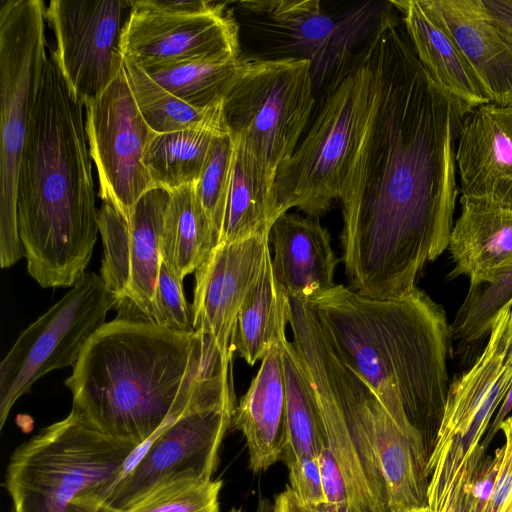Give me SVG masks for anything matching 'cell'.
<instances>
[{"instance_id": "obj_1", "label": "cell", "mask_w": 512, "mask_h": 512, "mask_svg": "<svg viewBox=\"0 0 512 512\" xmlns=\"http://www.w3.org/2000/svg\"><path fill=\"white\" fill-rule=\"evenodd\" d=\"M378 30V93L338 199L349 288L384 299L415 288L424 266L448 248L466 112L423 68L393 8Z\"/></svg>"}, {"instance_id": "obj_2", "label": "cell", "mask_w": 512, "mask_h": 512, "mask_svg": "<svg viewBox=\"0 0 512 512\" xmlns=\"http://www.w3.org/2000/svg\"><path fill=\"white\" fill-rule=\"evenodd\" d=\"M65 385L91 426L137 445L192 407H236L232 359L211 338L118 317L91 337Z\"/></svg>"}, {"instance_id": "obj_3", "label": "cell", "mask_w": 512, "mask_h": 512, "mask_svg": "<svg viewBox=\"0 0 512 512\" xmlns=\"http://www.w3.org/2000/svg\"><path fill=\"white\" fill-rule=\"evenodd\" d=\"M331 348L406 433L434 442L449 389L450 324L417 286L374 299L335 284L305 299Z\"/></svg>"}, {"instance_id": "obj_4", "label": "cell", "mask_w": 512, "mask_h": 512, "mask_svg": "<svg viewBox=\"0 0 512 512\" xmlns=\"http://www.w3.org/2000/svg\"><path fill=\"white\" fill-rule=\"evenodd\" d=\"M83 103L50 54L22 152L18 231L29 275L43 288L73 287L99 233Z\"/></svg>"}, {"instance_id": "obj_5", "label": "cell", "mask_w": 512, "mask_h": 512, "mask_svg": "<svg viewBox=\"0 0 512 512\" xmlns=\"http://www.w3.org/2000/svg\"><path fill=\"white\" fill-rule=\"evenodd\" d=\"M379 49L377 26L320 92L305 134L277 170L276 190L283 213L298 208L318 218L338 199L376 101Z\"/></svg>"}, {"instance_id": "obj_6", "label": "cell", "mask_w": 512, "mask_h": 512, "mask_svg": "<svg viewBox=\"0 0 512 512\" xmlns=\"http://www.w3.org/2000/svg\"><path fill=\"white\" fill-rule=\"evenodd\" d=\"M138 445L107 436L74 409L13 452L6 488L14 512H95Z\"/></svg>"}, {"instance_id": "obj_7", "label": "cell", "mask_w": 512, "mask_h": 512, "mask_svg": "<svg viewBox=\"0 0 512 512\" xmlns=\"http://www.w3.org/2000/svg\"><path fill=\"white\" fill-rule=\"evenodd\" d=\"M468 370L454 379L428 459V508L439 512L461 500L486 457L482 441L512 385V309L495 319Z\"/></svg>"}, {"instance_id": "obj_8", "label": "cell", "mask_w": 512, "mask_h": 512, "mask_svg": "<svg viewBox=\"0 0 512 512\" xmlns=\"http://www.w3.org/2000/svg\"><path fill=\"white\" fill-rule=\"evenodd\" d=\"M390 1H366L329 13L319 0L236 3L248 40L246 58L305 60L318 94L376 30Z\"/></svg>"}, {"instance_id": "obj_9", "label": "cell", "mask_w": 512, "mask_h": 512, "mask_svg": "<svg viewBox=\"0 0 512 512\" xmlns=\"http://www.w3.org/2000/svg\"><path fill=\"white\" fill-rule=\"evenodd\" d=\"M45 4L2 0L0 7V265L24 256L17 221V184L29 118L45 62Z\"/></svg>"}, {"instance_id": "obj_10", "label": "cell", "mask_w": 512, "mask_h": 512, "mask_svg": "<svg viewBox=\"0 0 512 512\" xmlns=\"http://www.w3.org/2000/svg\"><path fill=\"white\" fill-rule=\"evenodd\" d=\"M310 64L241 56L223 100L229 133L278 170L296 150L315 109Z\"/></svg>"}, {"instance_id": "obj_11", "label": "cell", "mask_w": 512, "mask_h": 512, "mask_svg": "<svg viewBox=\"0 0 512 512\" xmlns=\"http://www.w3.org/2000/svg\"><path fill=\"white\" fill-rule=\"evenodd\" d=\"M302 312L319 362L347 424L363 436L384 479L389 512L427 507L429 452L425 439L403 431L370 386L338 358L307 302H302Z\"/></svg>"}, {"instance_id": "obj_12", "label": "cell", "mask_w": 512, "mask_h": 512, "mask_svg": "<svg viewBox=\"0 0 512 512\" xmlns=\"http://www.w3.org/2000/svg\"><path fill=\"white\" fill-rule=\"evenodd\" d=\"M117 296L93 272L18 336L0 364V428L16 401L45 374L74 366L91 337L105 324Z\"/></svg>"}, {"instance_id": "obj_13", "label": "cell", "mask_w": 512, "mask_h": 512, "mask_svg": "<svg viewBox=\"0 0 512 512\" xmlns=\"http://www.w3.org/2000/svg\"><path fill=\"white\" fill-rule=\"evenodd\" d=\"M235 408L192 407L138 445L103 501L123 511L151 490L179 481H209Z\"/></svg>"}, {"instance_id": "obj_14", "label": "cell", "mask_w": 512, "mask_h": 512, "mask_svg": "<svg viewBox=\"0 0 512 512\" xmlns=\"http://www.w3.org/2000/svg\"><path fill=\"white\" fill-rule=\"evenodd\" d=\"M84 107L99 197L130 223L139 199L155 188L143 157L156 133L138 109L125 67L100 94L85 102Z\"/></svg>"}, {"instance_id": "obj_15", "label": "cell", "mask_w": 512, "mask_h": 512, "mask_svg": "<svg viewBox=\"0 0 512 512\" xmlns=\"http://www.w3.org/2000/svg\"><path fill=\"white\" fill-rule=\"evenodd\" d=\"M130 1L51 0L45 20L55 36L50 54L72 94L83 103L100 94L124 68L120 48Z\"/></svg>"}, {"instance_id": "obj_16", "label": "cell", "mask_w": 512, "mask_h": 512, "mask_svg": "<svg viewBox=\"0 0 512 512\" xmlns=\"http://www.w3.org/2000/svg\"><path fill=\"white\" fill-rule=\"evenodd\" d=\"M229 3L212 11L177 14L145 0L130 1L120 48L143 69L196 60H231L240 55L239 24Z\"/></svg>"}, {"instance_id": "obj_17", "label": "cell", "mask_w": 512, "mask_h": 512, "mask_svg": "<svg viewBox=\"0 0 512 512\" xmlns=\"http://www.w3.org/2000/svg\"><path fill=\"white\" fill-rule=\"evenodd\" d=\"M289 301L292 343L311 384L323 424L324 446L318 460L326 501L349 503L365 512H389L368 478L344 413L319 362L300 299L290 297Z\"/></svg>"}, {"instance_id": "obj_18", "label": "cell", "mask_w": 512, "mask_h": 512, "mask_svg": "<svg viewBox=\"0 0 512 512\" xmlns=\"http://www.w3.org/2000/svg\"><path fill=\"white\" fill-rule=\"evenodd\" d=\"M269 234L217 245L195 271L194 330L233 359L238 314L270 255Z\"/></svg>"}, {"instance_id": "obj_19", "label": "cell", "mask_w": 512, "mask_h": 512, "mask_svg": "<svg viewBox=\"0 0 512 512\" xmlns=\"http://www.w3.org/2000/svg\"><path fill=\"white\" fill-rule=\"evenodd\" d=\"M455 163L461 196L512 210V105L487 103L464 115Z\"/></svg>"}, {"instance_id": "obj_20", "label": "cell", "mask_w": 512, "mask_h": 512, "mask_svg": "<svg viewBox=\"0 0 512 512\" xmlns=\"http://www.w3.org/2000/svg\"><path fill=\"white\" fill-rule=\"evenodd\" d=\"M411 46L434 83L467 113L490 103L454 37L431 0H390Z\"/></svg>"}, {"instance_id": "obj_21", "label": "cell", "mask_w": 512, "mask_h": 512, "mask_svg": "<svg viewBox=\"0 0 512 512\" xmlns=\"http://www.w3.org/2000/svg\"><path fill=\"white\" fill-rule=\"evenodd\" d=\"M274 275L289 297L308 299L335 286L339 259L318 218L284 213L269 233Z\"/></svg>"}, {"instance_id": "obj_22", "label": "cell", "mask_w": 512, "mask_h": 512, "mask_svg": "<svg viewBox=\"0 0 512 512\" xmlns=\"http://www.w3.org/2000/svg\"><path fill=\"white\" fill-rule=\"evenodd\" d=\"M448 249L453 262L449 278L463 275L469 286L491 284L512 264V210L461 196Z\"/></svg>"}, {"instance_id": "obj_23", "label": "cell", "mask_w": 512, "mask_h": 512, "mask_svg": "<svg viewBox=\"0 0 512 512\" xmlns=\"http://www.w3.org/2000/svg\"><path fill=\"white\" fill-rule=\"evenodd\" d=\"M283 343L264 356L232 418L234 428L245 437L254 473L268 470L282 458L286 438Z\"/></svg>"}, {"instance_id": "obj_24", "label": "cell", "mask_w": 512, "mask_h": 512, "mask_svg": "<svg viewBox=\"0 0 512 512\" xmlns=\"http://www.w3.org/2000/svg\"><path fill=\"white\" fill-rule=\"evenodd\" d=\"M480 81L490 103L512 105V47L483 0H431Z\"/></svg>"}, {"instance_id": "obj_25", "label": "cell", "mask_w": 512, "mask_h": 512, "mask_svg": "<svg viewBox=\"0 0 512 512\" xmlns=\"http://www.w3.org/2000/svg\"><path fill=\"white\" fill-rule=\"evenodd\" d=\"M232 138L233 160L218 245L269 234L284 214L276 190L277 170L239 138Z\"/></svg>"}, {"instance_id": "obj_26", "label": "cell", "mask_w": 512, "mask_h": 512, "mask_svg": "<svg viewBox=\"0 0 512 512\" xmlns=\"http://www.w3.org/2000/svg\"><path fill=\"white\" fill-rule=\"evenodd\" d=\"M170 191L155 187L137 202L130 221V285L116 307L118 318L141 321L154 294L162 265L161 239Z\"/></svg>"}, {"instance_id": "obj_27", "label": "cell", "mask_w": 512, "mask_h": 512, "mask_svg": "<svg viewBox=\"0 0 512 512\" xmlns=\"http://www.w3.org/2000/svg\"><path fill=\"white\" fill-rule=\"evenodd\" d=\"M271 259L270 253L237 319L234 348L250 366L287 340L290 297L276 279Z\"/></svg>"}, {"instance_id": "obj_28", "label": "cell", "mask_w": 512, "mask_h": 512, "mask_svg": "<svg viewBox=\"0 0 512 512\" xmlns=\"http://www.w3.org/2000/svg\"><path fill=\"white\" fill-rule=\"evenodd\" d=\"M170 193L161 239L162 261L183 280L206 261L218 238L197 198L195 185Z\"/></svg>"}, {"instance_id": "obj_29", "label": "cell", "mask_w": 512, "mask_h": 512, "mask_svg": "<svg viewBox=\"0 0 512 512\" xmlns=\"http://www.w3.org/2000/svg\"><path fill=\"white\" fill-rule=\"evenodd\" d=\"M219 134L207 128L156 133L143 157L155 187L172 192L196 185Z\"/></svg>"}, {"instance_id": "obj_30", "label": "cell", "mask_w": 512, "mask_h": 512, "mask_svg": "<svg viewBox=\"0 0 512 512\" xmlns=\"http://www.w3.org/2000/svg\"><path fill=\"white\" fill-rule=\"evenodd\" d=\"M124 67L138 109L155 133L192 128L229 132L222 105L207 109L193 107L167 91L132 61L124 59Z\"/></svg>"}, {"instance_id": "obj_31", "label": "cell", "mask_w": 512, "mask_h": 512, "mask_svg": "<svg viewBox=\"0 0 512 512\" xmlns=\"http://www.w3.org/2000/svg\"><path fill=\"white\" fill-rule=\"evenodd\" d=\"M286 385V438L281 460L318 457L324 446L320 411L300 357L292 342L283 343Z\"/></svg>"}, {"instance_id": "obj_32", "label": "cell", "mask_w": 512, "mask_h": 512, "mask_svg": "<svg viewBox=\"0 0 512 512\" xmlns=\"http://www.w3.org/2000/svg\"><path fill=\"white\" fill-rule=\"evenodd\" d=\"M240 62L241 56L231 60H196L144 70L187 104L207 109L222 105Z\"/></svg>"}, {"instance_id": "obj_33", "label": "cell", "mask_w": 512, "mask_h": 512, "mask_svg": "<svg viewBox=\"0 0 512 512\" xmlns=\"http://www.w3.org/2000/svg\"><path fill=\"white\" fill-rule=\"evenodd\" d=\"M512 309V264L491 284L469 286L450 324L451 340L464 352L488 337L502 311Z\"/></svg>"}, {"instance_id": "obj_34", "label": "cell", "mask_w": 512, "mask_h": 512, "mask_svg": "<svg viewBox=\"0 0 512 512\" xmlns=\"http://www.w3.org/2000/svg\"><path fill=\"white\" fill-rule=\"evenodd\" d=\"M98 227L104 249L100 277L119 303L126 298L130 285V223L112 205L103 202L98 210Z\"/></svg>"}, {"instance_id": "obj_35", "label": "cell", "mask_w": 512, "mask_h": 512, "mask_svg": "<svg viewBox=\"0 0 512 512\" xmlns=\"http://www.w3.org/2000/svg\"><path fill=\"white\" fill-rule=\"evenodd\" d=\"M221 480L179 481L159 486L123 512H220Z\"/></svg>"}, {"instance_id": "obj_36", "label": "cell", "mask_w": 512, "mask_h": 512, "mask_svg": "<svg viewBox=\"0 0 512 512\" xmlns=\"http://www.w3.org/2000/svg\"><path fill=\"white\" fill-rule=\"evenodd\" d=\"M234 142L230 133L216 136L199 181L195 185L197 198L218 238L223 223L228 194Z\"/></svg>"}, {"instance_id": "obj_37", "label": "cell", "mask_w": 512, "mask_h": 512, "mask_svg": "<svg viewBox=\"0 0 512 512\" xmlns=\"http://www.w3.org/2000/svg\"><path fill=\"white\" fill-rule=\"evenodd\" d=\"M182 282L162 262L153 300L141 321L178 333H195L193 308L185 298Z\"/></svg>"}, {"instance_id": "obj_38", "label": "cell", "mask_w": 512, "mask_h": 512, "mask_svg": "<svg viewBox=\"0 0 512 512\" xmlns=\"http://www.w3.org/2000/svg\"><path fill=\"white\" fill-rule=\"evenodd\" d=\"M286 466L290 488L305 506L327 502L318 457H302Z\"/></svg>"}, {"instance_id": "obj_39", "label": "cell", "mask_w": 512, "mask_h": 512, "mask_svg": "<svg viewBox=\"0 0 512 512\" xmlns=\"http://www.w3.org/2000/svg\"><path fill=\"white\" fill-rule=\"evenodd\" d=\"M483 3L491 22L512 47V0H483Z\"/></svg>"}, {"instance_id": "obj_40", "label": "cell", "mask_w": 512, "mask_h": 512, "mask_svg": "<svg viewBox=\"0 0 512 512\" xmlns=\"http://www.w3.org/2000/svg\"><path fill=\"white\" fill-rule=\"evenodd\" d=\"M146 3L158 10L177 14H198L205 13L217 9L222 2L192 0H145Z\"/></svg>"}, {"instance_id": "obj_41", "label": "cell", "mask_w": 512, "mask_h": 512, "mask_svg": "<svg viewBox=\"0 0 512 512\" xmlns=\"http://www.w3.org/2000/svg\"><path fill=\"white\" fill-rule=\"evenodd\" d=\"M512 411V385L510 386L503 402L501 403L498 411L493 418L487 433L482 441V447L485 451H487L488 446L492 442L495 435L500 431V426L502 422L509 416V413Z\"/></svg>"}, {"instance_id": "obj_42", "label": "cell", "mask_w": 512, "mask_h": 512, "mask_svg": "<svg viewBox=\"0 0 512 512\" xmlns=\"http://www.w3.org/2000/svg\"><path fill=\"white\" fill-rule=\"evenodd\" d=\"M273 512H309L306 506L299 500L294 491L289 487L277 495Z\"/></svg>"}, {"instance_id": "obj_43", "label": "cell", "mask_w": 512, "mask_h": 512, "mask_svg": "<svg viewBox=\"0 0 512 512\" xmlns=\"http://www.w3.org/2000/svg\"><path fill=\"white\" fill-rule=\"evenodd\" d=\"M309 512H365L363 509L349 503L323 502L317 505L306 506Z\"/></svg>"}, {"instance_id": "obj_44", "label": "cell", "mask_w": 512, "mask_h": 512, "mask_svg": "<svg viewBox=\"0 0 512 512\" xmlns=\"http://www.w3.org/2000/svg\"><path fill=\"white\" fill-rule=\"evenodd\" d=\"M95 512H123L120 510H116L103 502L99 503V505L96 507Z\"/></svg>"}, {"instance_id": "obj_45", "label": "cell", "mask_w": 512, "mask_h": 512, "mask_svg": "<svg viewBox=\"0 0 512 512\" xmlns=\"http://www.w3.org/2000/svg\"><path fill=\"white\" fill-rule=\"evenodd\" d=\"M408 512H431V510L427 507H424V508H420V509H416V510H412V511H408ZM444 512H456L454 509H449V510H446Z\"/></svg>"}, {"instance_id": "obj_46", "label": "cell", "mask_w": 512, "mask_h": 512, "mask_svg": "<svg viewBox=\"0 0 512 512\" xmlns=\"http://www.w3.org/2000/svg\"><path fill=\"white\" fill-rule=\"evenodd\" d=\"M501 512H512V499L507 503Z\"/></svg>"}, {"instance_id": "obj_47", "label": "cell", "mask_w": 512, "mask_h": 512, "mask_svg": "<svg viewBox=\"0 0 512 512\" xmlns=\"http://www.w3.org/2000/svg\"><path fill=\"white\" fill-rule=\"evenodd\" d=\"M230 512H242L241 508H232Z\"/></svg>"}]
</instances>
